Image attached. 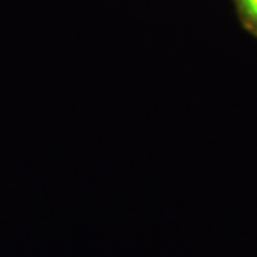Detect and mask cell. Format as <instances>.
<instances>
[{"mask_svg":"<svg viewBox=\"0 0 257 257\" xmlns=\"http://www.w3.org/2000/svg\"><path fill=\"white\" fill-rule=\"evenodd\" d=\"M240 15L250 30L257 33V0H236Z\"/></svg>","mask_w":257,"mask_h":257,"instance_id":"cell-1","label":"cell"}]
</instances>
